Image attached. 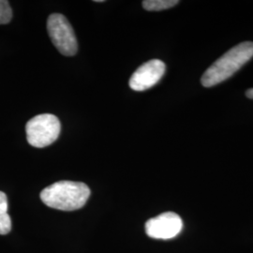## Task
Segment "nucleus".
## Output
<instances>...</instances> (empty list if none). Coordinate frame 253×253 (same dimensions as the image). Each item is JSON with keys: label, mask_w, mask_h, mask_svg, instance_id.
Returning <instances> with one entry per match:
<instances>
[{"label": "nucleus", "mask_w": 253, "mask_h": 253, "mask_svg": "<svg viewBox=\"0 0 253 253\" xmlns=\"http://www.w3.org/2000/svg\"><path fill=\"white\" fill-rule=\"evenodd\" d=\"M253 57V42H243L237 44L208 68L202 76V84L205 87H212L225 81Z\"/></svg>", "instance_id": "2"}, {"label": "nucleus", "mask_w": 253, "mask_h": 253, "mask_svg": "<svg viewBox=\"0 0 253 253\" xmlns=\"http://www.w3.org/2000/svg\"><path fill=\"white\" fill-rule=\"evenodd\" d=\"M178 3L177 0H145L143 1V7L148 11H159L172 8Z\"/></svg>", "instance_id": "8"}, {"label": "nucleus", "mask_w": 253, "mask_h": 253, "mask_svg": "<svg viewBox=\"0 0 253 253\" xmlns=\"http://www.w3.org/2000/svg\"><path fill=\"white\" fill-rule=\"evenodd\" d=\"M47 30L54 47L66 56H73L78 51L77 39L72 25L64 15L53 13L47 20Z\"/></svg>", "instance_id": "4"}, {"label": "nucleus", "mask_w": 253, "mask_h": 253, "mask_svg": "<svg viewBox=\"0 0 253 253\" xmlns=\"http://www.w3.org/2000/svg\"><path fill=\"white\" fill-rule=\"evenodd\" d=\"M182 228L183 221L176 213L165 212L146 221L145 233L155 239H171L180 234Z\"/></svg>", "instance_id": "5"}, {"label": "nucleus", "mask_w": 253, "mask_h": 253, "mask_svg": "<svg viewBox=\"0 0 253 253\" xmlns=\"http://www.w3.org/2000/svg\"><path fill=\"white\" fill-rule=\"evenodd\" d=\"M90 196V189L82 182L59 181L41 192V199L49 208L74 211L83 208Z\"/></svg>", "instance_id": "1"}, {"label": "nucleus", "mask_w": 253, "mask_h": 253, "mask_svg": "<svg viewBox=\"0 0 253 253\" xmlns=\"http://www.w3.org/2000/svg\"><path fill=\"white\" fill-rule=\"evenodd\" d=\"M7 195L0 191V235H7L11 230V219L8 214Z\"/></svg>", "instance_id": "7"}, {"label": "nucleus", "mask_w": 253, "mask_h": 253, "mask_svg": "<svg viewBox=\"0 0 253 253\" xmlns=\"http://www.w3.org/2000/svg\"><path fill=\"white\" fill-rule=\"evenodd\" d=\"M246 96L249 98V99H252L253 100V88H251L249 90L246 92Z\"/></svg>", "instance_id": "10"}, {"label": "nucleus", "mask_w": 253, "mask_h": 253, "mask_svg": "<svg viewBox=\"0 0 253 253\" xmlns=\"http://www.w3.org/2000/svg\"><path fill=\"white\" fill-rule=\"evenodd\" d=\"M59 119L51 114H42L31 118L26 125L27 142L34 147L42 148L52 145L60 134Z\"/></svg>", "instance_id": "3"}, {"label": "nucleus", "mask_w": 253, "mask_h": 253, "mask_svg": "<svg viewBox=\"0 0 253 253\" xmlns=\"http://www.w3.org/2000/svg\"><path fill=\"white\" fill-rule=\"evenodd\" d=\"M12 10L9 1L0 0V25H6L11 21Z\"/></svg>", "instance_id": "9"}, {"label": "nucleus", "mask_w": 253, "mask_h": 253, "mask_svg": "<svg viewBox=\"0 0 253 253\" xmlns=\"http://www.w3.org/2000/svg\"><path fill=\"white\" fill-rule=\"evenodd\" d=\"M165 64L160 59H152L140 66L129 79V87L134 91L151 88L163 78Z\"/></svg>", "instance_id": "6"}]
</instances>
